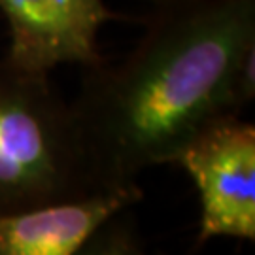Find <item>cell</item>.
<instances>
[{"instance_id":"6","label":"cell","mask_w":255,"mask_h":255,"mask_svg":"<svg viewBox=\"0 0 255 255\" xmlns=\"http://www.w3.org/2000/svg\"><path fill=\"white\" fill-rule=\"evenodd\" d=\"M144 2H149L151 6H155V9H163V8L176 6V4H182L185 0H144Z\"/></svg>"},{"instance_id":"4","label":"cell","mask_w":255,"mask_h":255,"mask_svg":"<svg viewBox=\"0 0 255 255\" xmlns=\"http://www.w3.org/2000/svg\"><path fill=\"white\" fill-rule=\"evenodd\" d=\"M0 11L9 27L6 59L47 76L59 64L101 63L97 36L116 17L104 0H0Z\"/></svg>"},{"instance_id":"5","label":"cell","mask_w":255,"mask_h":255,"mask_svg":"<svg viewBox=\"0 0 255 255\" xmlns=\"http://www.w3.org/2000/svg\"><path fill=\"white\" fill-rule=\"evenodd\" d=\"M142 201L134 185L101 187L17 214L0 216V255H74L130 204Z\"/></svg>"},{"instance_id":"3","label":"cell","mask_w":255,"mask_h":255,"mask_svg":"<svg viewBox=\"0 0 255 255\" xmlns=\"http://www.w3.org/2000/svg\"><path fill=\"white\" fill-rule=\"evenodd\" d=\"M201 199L197 246L212 238H255V127L238 116L202 128L176 161Z\"/></svg>"},{"instance_id":"1","label":"cell","mask_w":255,"mask_h":255,"mask_svg":"<svg viewBox=\"0 0 255 255\" xmlns=\"http://www.w3.org/2000/svg\"><path fill=\"white\" fill-rule=\"evenodd\" d=\"M255 97V0H185L114 66H89L70 104L97 187L134 185Z\"/></svg>"},{"instance_id":"2","label":"cell","mask_w":255,"mask_h":255,"mask_svg":"<svg viewBox=\"0 0 255 255\" xmlns=\"http://www.w3.org/2000/svg\"><path fill=\"white\" fill-rule=\"evenodd\" d=\"M97 187L72 106L47 74L0 61V216Z\"/></svg>"}]
</instances>
